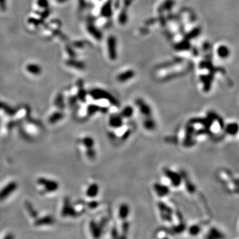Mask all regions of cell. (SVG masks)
I'll return each instance as SVG.
<instances>
[{
  "label": "cell",
  "mask_w": 239,
  "mask_h": 239,
  "mask_svg": "<svg viewBox=\"0 0 239 239\" xmlns=\"http://www.w3.org/2000/svg\"><path fill=\"white\" fill-rule=\"evenodd\" d=\"M131 208L128 203L122 202L116 208L114 222L118 228L120 238H127L130 230Z\"/></svg>",
  "instance_id": "6da1fadb"
},
{
  "label": "cell",
  "mask_w": 239,
  "mask_h": 239,
  "mask_svg": "<svg viewBox=\"0 0 239 239\" xmlns=\"http://www.w3.org/2000/svg\"><path fill=\"white\" fill-rule=\"evenodd\" d=\"M183 172L174 169L169 167H164L162 169L160 182L171 189H177L182 187Z\"/></svg>",
  "instance_id": "7a4b0ae2"
},
{
  "label": "cell",
  "mask_w": 239,
  "mask_h": 239,
  "mask_svg": "<svg viewBox=\"0 0 239 239\" xmlns=\"http://www.w3.org/2000/svg\"><path fill=\"white\" fill-rule=\"evenodd\" d=\"M156 210L160 221L166 225V228L171 227L177 211H179L170 203L164 200H158Z\"/></svg>",
  "instance_id": "3957f363"
},
{
  "label": "cell",
  "mask_w": 239,
  "mask_h": 239,
  "mask_svg": "<svg viewBox=\"0 0 239 239\" xmlns=\"http://www.w3.org/2000/svg\"><path fill=\"white\" fill-rule=\"evenodd\" d=\"M110 222L109 216L101 215V217L96 219L90 221L88 223V231L92 238H98L106 232Z\"/></svg>",
  "instance_id": "277c9868"
},
{
  "label": "cell",
  "mask_w": 239,
  "mask_h": 239,
  "mask_svg": "<svg viewBox=\"0 0 239 239\" xmlns=\"http://www.w3.org/2000/svg\"><path fill=\"white\" fill-rule=\"evenodd\" d=\"M135 129V125L132 121L126 122L124 124L114 130L108 131L109 137L113 142L123 143L129 139Z\"/></svg>",
  "instance_id": "5b68a950"
},
{
  "label": "cell",
  "mask_w": 239,
  "mask_h": 239,
  "mask_svg": "<svg viewBox=\"0 0 239 239\" xmlns=\"http://www.w3.org/2000/svg\"><path fill=\"white\" fill-rule=\"evenodd\" d=\"M78 144L82 148L84 156L90 161L97 158V144L94 138L90 136H84L78 140Z\"/></svg>",
  "instance_id": "8992f818"
},
{
  "label": "cell",
  "mask_w": 239,
  "mask_h": 239,
  "mask_svg": "<svg viewBox=\"0 0 239 239\" xmlns=\"http://www.w3.org/2000/svg\"><path fill=\"white\" fill-rule=\"evenodd\" d=\"M207 115L211 119V125L209 127L211 134H216L221 130H223L225 124L221 116L214 111H209Z\"/></svg>",
  "instance_id": "52a82bcc"
},
{
  "label": "cell",
  "mask_w": 239,
  "mask_h": 239,
  "mask_svg": "<svg viewBox=\"0 0 239 239\" xmlns=\"http://www.w3.org/2000/svg\"><path fill=\"white\" fill-rule=\"evenodd\" d=\"M152 191L154 196L158 200H164L166 199L171 194L172 189L159 181L153 183L152 185Z\"/></svg>",
  "instance_id": "ba28073f"
},
{
  "label": "cell",
  "mask_w": 239,
  "mask_h": 239,
  "mask_svg": "<svg viewBox=\"0 0 239 239\" xmlns=\"http://www.w3.org/2000/svg\"><path fill=\"white\" fill-rule=\"evenodd\" d=\"M127 121H126L120 113L111 112L110 116L108 117L107 122H106V126H107L108 131L114 130L118 127L122 126ZM128 122V121H127Z\"/></svg>",
  "instance_id": "9c48e42d"
},
{
  "label": "cell",
  "mask_w": 239,
  "mask_h": 239,
  "mask_svg": "<svg viewBox=\"0 0 239 239\" xmlns=\"http://www.w3.org/2000/svg\"><path fill=\"white\" fill-rule=\"evenodd\" d=\"M100 192V187L96 182H90L84 190V195L90 200L97 199Z\"/></svg>",
  "instance_id": "30bf717a"
},
{
  "label": "cell",
  "mask_w": 239,
  "mask_h": 239,
  "mask_svg": "<svg viewBox=\"0 0 239 239\" xmlns=\"http://www.w3.org/2000/svg\"><path fill=\"white\" fill-rule=\"evenodd\" d=\"M136 107L140 120L154 117L152 108L145 102H143L142 101L137 102Z\"/></svg>",
  "instance_id": "8fae6325"
},
{
  "label": "cell",
  "mask_w": 239,
  "mask_h": 239,
  "mask_svg": "<svg viewBox=\"0 0 239 239\" xmlns=\"http://www.w3.org/2000/svg\"><path fill=\"white\" fill-rule=\"evenodd\" d=\"M223 131L229 136H236L239 133V124L236 122H231L225 125Z\"/></svg>",
  "instance_id": "7c38bea8"
},
{
  "label": "cell",
  "mask_w": 239,
  "mask_h": 239,
  "mask_svg": "<svg viewBox=\"0 0 239 239\" xmlns=\"http://www.w3.org/2000/svg\"><path fill=\"white\" fill-rule=\"evenodd\" d=\"M202 225L198 223H195V224H193L189 227H187L185 229V232H187L190 237H197L202 232Z\"/></svg>",
  "instance_id": "4fadbf2b"
},
{
  "label": "cell",
  "mask_w": 239,
  "mask_h": 239,
  "mask_svg": "<svg viewBox=\"0 0 239 239\" xmlns=\"http://www.w3.org/2000/svg\"><path fill=\"white\" fill-rule=\"evenodd\" d=\"M135 112H136L135 108L131 107L130 106H128L124 108L119 113L122 116V118L127 122V121H131V120L134 118Z\"/></svg>",
  "instance_id": "5bb4252c"
},
{
  "label": "cell",
  "mask_w": 239,
  "mask_h": 239,
  "mask_svg": "<svg viewBox=\"0 0 239 239\" xmlns=\"http://www.w3.org/2000/svg\"><path fill=\"white\" fill-rule=\"evenodd\" d=\"M173 234L168 228L164 227L157 230L153 234V237L157 238H173Z\"/></svg>",
  "instance_id": "9a60e30c"
},
{
  "label": "cell",
  "mask_w": 239,
  "mask_h": 239,
  "mask_svg": "<svg viewBox=\"0 0 239 239\" xmlns=\"http://www.w3.org/2000/svg\"><path fill=\"white\" fill-rule=\"evenodd\" d=\"M17 187V184L15 182H12L9 183L6 187H5L1 191H0V201L3 200L7 196L12 193L13 191Z\"/></svg>",
  "instance_id": "2e32d148"
},
{
  "label": "cell",
  "mask_w": 239,
  "mask_h": 239,
  "mask_svg": "<svg viewBox=\"0 0 239 239\" xmlns=\"http://www.w3.org/2000/svg\"><path fill=\"white\" fill-rule=\"evenodd\" d=\"M39 183L41 185H44L45 189L47 192H50V191H55L58 188V185L56 182H52L51 180H47L44 178H41L39 180Z\"/></svg>",
  "instance_id": "e0dca14e"
},
{
  "label": "cell",
  "mask_w": 239,
  "mask_h": 239,
  "mask_svg": "<svg viewBox=\"0 0 239 239\" xmlns=\"http://www.w3.org/2000/svg\"><path fill=\"white\" fill-rule=\"evenodd\" d=\"M224 235L218 228L215 227H211L207 231L205 238H224Z\"/></svg>",
  "instance_id": "ac0fdd59"
},
{
  "label": "cell",
  "mask_w": 239,
  "mask_h": 239,
  "mask_svg": "<svg viewBox=\"0 0 239 239\" xmlns=\"http://www.w3.org/2000/svg\"><path fill=\"white\" fill-rule=\"evenodd\" d=\"M217 55L222 58H226L230 56L231 51L226 45H221L217 49Z\"/></svg>",
  "instance_id": "d6986e66"
},
{
  "label": "cell",
  "mask_w": 239,
  "mask_h": 239,
  "mask_svg": "<svg viewBox=\"0 0 239 239\" xmlns=\"http://www.w3.org/2000/svg\"><path fill=\"white\" fill-rule=\"evenodd\" d=\"M61 118H62V115L61 114H54L52 115V116L51 118V121L52 122H54L55 120H59Z\"/></svg>",
  "instance_id": "ffe728a7"
},
{
  "label": "cell",
  "mask_w": 239,
  "mask_h": 239,
  "mask_svg": "<svg viewBox=\"0 0 239 239\" xmlns=\"http://www.w3.org/2000/svg\"><path fill=\"white\" fill-rule=\"evenodd\" d=\"M39 68L37 66H35V65H31L30 67H29V70L32 72H34V73H36V72H39Z\"/></svg>",
  "instance_id": "44dd1931"
},
{
  "label": "cell",
  "mask_w": 239,
  "mask_h": 239,
  "mask_svg": "<svg viewBox=\"0 0 239 239\" xmlns=\"http://www.w3.org/2000/svg\"><path fill=\"white\" fill-rule=\"evenodd\" d=\"M5 2V0H0V5H2V6H4L3 4Z\"/></svg>",
  "instance_id": "7402d4cb"
},
{
  "label": "cell",
  "mask_w": 239,
  "mask_h": 239,
  "mask_svg": "<svg viewBox=\"0 0 239 239\" xmlns=\"http://www.w3.org/2000/svg\"><path fill=\"white\" fill-rule=\"evenodd\" d=\"M238 183H239V179H238Z\"/></svg>",
  "instance_id": "603a6c76"
}]
</instances>
